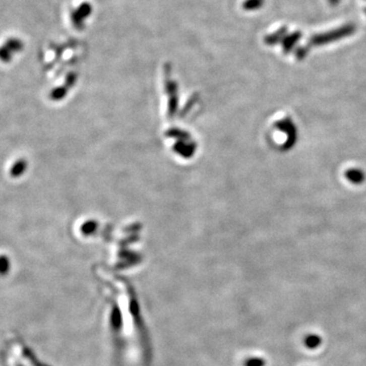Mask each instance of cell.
Instances as JSON below:
<instances>
[{
    "mask_svg": "<svg viewBox=\"0 0 366 366\" xmlns=\"http://www.w3.org/2000/svg\"><path fill=\"white\" fill-rule=\"evenodd\" d=\"M265 5V0H246L242 4L243 10L246 11H258Z\"/></svg>",
    "mask_w": 366,
    "mask_h": 366,
    "instance_id": "8992f818",
    "label": "cell"
},
{
    "mask_svg": "<svg viewBox=\"0 0 366 366\" xmlns=\"http://www.w3.org/2000/svg\"><path fill=\"white\" fill-rule=\"evenodd\" d=\"M265 365H266V361L263 358H259V357L249 359L246 364V366H265Z\"/></svg>",
    "mask_w": 366,
    "mask_h": 366,
    "instance_id": "ba28073f",
    "label": "cell"
},
{
    "mask_svg": "<svg viewBox=\"0 0 366 366\" xmlns=\"http://www.w3.org/2000/svg\"><path fill=\"white\" fill-rule=\"evenodd\" d=\"M286 33H287V28H282L279 31L275 32L274 34H272L270 36H267L265 38V43L267 45H275V44H277L278 42H280L281 40H283L285 38Z\"/></svg>",
    "mask_w": 366,
    "mask_h": 366,
    "instance_id": "277c9868",
    "label": "cell"
},
{
    "mask_svg": "<svg viewBox=\"0 0 366 366\" xmlns=\"http://www.w3.org/2000/svg\"><path fill=\"white\" fill-rule=\"evenodd\" d=\"M339 3H340V0H329V4H330L331 6H333V7L337 6Z\"/></svg>",
    "mask_w": 366,
    "mask_h": 366,
    "instance_id": "30bf717a",
    "label": "cell"
},
{
    "mask_svg": "<svg viewBox=\"0 0 366 366\" xmlns=\"http://www.w3.org/2000/svg\"><path fill=\"white\" fill-rule=\"evenodd\" d=\"M91 12H92L91 6H89L88 4H84L79 8V10L77 12L73 13L72 19H73L74 24L78 27V29L83 28L84 20L88 18V16L91 14Z\"/></svg>",
    "mask_w": 366,
    "mask_h": 366,
    "instance_id": "7a4b0ae2",
    "label": "cell"
},
{
    "mask_svg": "<svg viewBox=\"0 0 366 366\" xmlns=\"http://www.w3.org/2000/svg\"><path fill=\"white\" fill-rule=\"evenodd\" d=\"M301 38H302V34L300 32H295V33H292V34L288 35L287 37H285L282 41L284 52L289 53Z\"/></svg>",
    "mask_w": 366,
    "mask_h": 366,
    "instance_id": "3957f363",
    "label": "cell"
},
{
    "mask_svg": "<svg viewBox=\"0 0 366 366\" xmlns=\"http://www.w3.org/2000/svg\"><path fill=\"white\" fill-rule=\"evenodd\" d=\"M365 13H366V11H365Z\"/></svg>",
    "mask_w": 366,
    "mask_h": 366,
    "instance_id": "8fae6325",
    "label": "cell"
},
{
    "mask_svg": "<svg viewBox=\"0 0 366 366\" xmlns=\"http://www.w3.org/2000/svg\"><path fill=\"white\" fill-rule=\"evenodd\" d=\"M304 344L309 349H317L322 344V338L319 335H309L304 339Z\"/></svg>",
    "mask_w": 366,
    "mask_h": 366,
    "instance_id": "5b68a950",
    "label": "cell"
},
{
    "mask_svg": "<svg viewBox=\"0 0 366 366\" xmlns=\"http://www.w3.org/2000/svg\"><path fill=\"white\" fill-rule=\"evenodd\" d=\"M308 51H309V49H308L307 47L299 48V49H298V51H297V53H296V55H297V57H298L299 59H301V58H303L305 55H307Z\"/></svg>",
    "mask_w": 366,
    "mask_h": 366,
    "instance_id": "9c48e42d",
    "label": "cell"
},
{
    "mask_svg": "<svg viewBox=\"0 0 366 366\" xmlns=\"http://www.w3.org/2000/svg\"><path fill=\"white\" fill-rule=\"evenodd\" d=\"M26 165V162L24 163V161H20L18 163H16L14 165V167L12 168V175L13 176H19L23 173V170H24V167Z\"/></svg>",
    "mask_w": 366,
    "mask_h": 366,
    "instance_id": "52a82bcc",
    "label": "cell"
},
{
    "mask_svg": "<svg viewBox=\"0 0 366 366\" xmlns=\"http://www.w3.org/2000/svg\"><path fill=\"white\" fill-rule=\"evenodd\" d=\"M355 30H356L355 26L352 24H349V25H346L344 27L338 28L336 30H333V31L325 33V34L315 35L311 40V44L320 46V45H325V44H329L332 42H336L337 40L346 38V37L354 34Z\"/></svg>",
    "mask_w": 366,
    "mask_h": 366,
    "instance_id": "6da1fadb",
    "label": "cell"
}]
</instances>
